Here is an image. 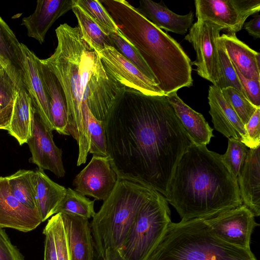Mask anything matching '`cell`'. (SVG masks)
Listing matches in <instances>:
<instances>
[{"instance_id": "cell-1", "label": "cell", "mask_w": 260, "mask_h": 260, "mask_svg": "<svg viewBox=\"0 0 260 260\" xmlns=\"http://www.w3.org/2000/svg\"><path fill=\"white\" fill-rule=\"evenodd\" d=\"M104 123L117 174L137 178L166 198L175 169L192 143L166 96L125 87Z\"/></svg>"}, {"instance_id": "cell-2", "label": "cell", "mask_w": 260, "mask_h": 260, "mask_svg": "<svg viewBox=\"0 0 260 260\" xmlns=\"http://www.w3.org/2000/svg\"><path fill=\"white\" fill-rule=\"evenodd\" d=\"M57 45L40 59L62 88L68 113V132L78 146L77 166L86 162L90 148L88 111L104 121L125 87L106 70L98 53L82 38L78 26L67 23L56 29Z\"/></svg>"}, {"instance_id": "cell-3", "label": "cell", "mask_w": 260, "mask_h": 260, "mask_svg": "<svg viewBox=\"0 0 260 260\" xmlns=\"http://www.w3.org/2000/svg\"><path fill=\"white\" fill-rule=\"evenodd\" d=\"M165 199L182 221L211 219L243 204L237 178L221 154L192 143L175 169Z\"/></svg>"}, {"instance_id": "cell-4", "label": "cell", "mask_w": 260, "mask_h": 260, "mask_svg": "<svg viewBox=\"0 0 260 260\" xmlns=\"http://www.w3.org/2000/svg\"><path fill=\"white\" fill-rule=\"evenodd\" d=\"M122 35L139 52L165 95L192 85L191 60L180 45L125 0H101Z\"/></svg>"}, {"instance_id": "cell-5", "label": "cell", "mask_w": 260, "mask_h": 260, "mask_svg": "<svg viewBox=\"0 0 260 260\" xmlns=\"http://www.w3.org/2000/svg\"><path fill=\"white\" fill-rule=\"evenodd\" d=\"M116 185L90 223L94 248L103 260L108 248L122 245L143 204L156 191L142 181L118 175Z\"/></svg>"}, {"instance_id": "cell-6", "label": "cell", "mask_w": 260, "mask_h": 260, "mask_svg": "<svg viewBox=\"0 0 260 260\" xmlns=\"http://www.w3.org/2000/svg\"><path fill=\"white\" fill-rule=\"evenodd\" d=\"M146 260H257L218 238L203 219L171 222Z\"/></svg>"}, {"instance_id": "cell-7", "label": "cell", "mask_w": 260, "mask_h": 260, "mask_svg": "<svg viewBox=\"0 0 260 260\" xmlns=\"http://www.w3.org/2000/svg\"><path fill=\"white\" fill-rule=\"evenodd\" d=\"M165 198L158 191L139 210L122 245L118 249L126 260H146L171 222Z\"/></svg>"}, {"instance_id": "cell-8", "label": "cell", "mask_w": 260, "mask_h": 260, "mask_svg": "<svg viewBox=\"0 0 260 260\" xmlns=\"http://www.w3.org/2000/svg\"><path fill=\"white\" fill-rule=\"evenodd\" d=\"M197 19L220 26L228 34H236L246 19L260 10V0H196Z\"/></svg>"}, {"instance_id": "cell-9", "label": "cell", "mask_w": 260, "mask_h": 260, "mask_svg": "<svg viewBox=\"0 0 260 260\" xmlns=\"http://www.w3.org/2000/svg\"><path fill=\"white\" fill-rule=\"evenodd\" d=\"M223 29L210 21L197 19L184 38L196 52V59L191 62V66L195 65L198 74L213 85L218 78L217 41Z\"/></svg>"}, {"instance_id": "cell-10", "label": "cell", "mask_w": 260, "mask_h": 260, "mask_svg": "<svg viewBox=\"0 0 260 260\" xmlns=\"http://www.w3.org/2000/svg\"><path fill=\"white\" fill-rule=\"evenodd\" d=\"M52 130L44 122L35 107L31 108V133L28 144L31 156L29 161L38 169L47 170L58 177L65 175L62 151L53 141Z\"/></svg>"}, {"instance_id": "cell-11", "label": "cell", "mask_w": 260, "mask_h": 260, "mask_svg": "<svg viewBox=\"0 0 260 260\" xmlns=\"http://www.w3.org/2000/svg\"><path fill=\"white\" fill-rule=\"evenodd\" d=\"M253 213L245 205L225 211L211 219L205 220L218 238L240 248L249 249L251 236L258 225Z\"/></svg>"}, {"instance_id": "cell-12", "label": "cell", "mask_w": 260, "mask_h": 260, "mask_svg": "<svg viewBox=\"0 0 260 260\" xmlns=\"http://www.w3.org/2000/svg\"><path fill=\"white\" fill-rule=\"evenodd\" d=\"M118 175L109 157L93 156L73 181L75 190L98 200H106L114 190Z\"/></svg>"}, {"instance_id": "cell-13", "label": "cell", "mask_w": 260, "mask_h": 260, "mask_svg": "<svg viewBox=\"0 0 260 260\" xmlns=\"http://www.w3.org/2000/svg\"><path fill=\"white\" fill-rule=\"evenodd\" d=\"M97 53L106 70L123 86L147 95H165L155 82L143 74L113 46L105 45Z\"/></svg>"}, {"instance_id": "cell-14", "label": "cell", "mask_w": 260, "mask_h": 260, "mask_svg": "<svg viewBox=\"0 0 260 260\" xmlns=\"http://www.w3.org/2000/svg\"><path fill=\"white\" fill-rule=\"evenodd\" d=\"M42 222L39 212L25 207L13 196L7 177H0V227L27 232Z\"/></svg>"}, {"instance_id": "cell-15", "label": "cell", "mask_w": 260, "mask_h": 260, "mask_svg": "<svg viewBox=\"0 0 260 260\" xmlns=\"http://www.w3.org/2000/svg\"><path fill=\"white\" fill-rule=\"evenodd\" d=\"M25 87L41 117L53 131L48 96L41 78L38 57L24 44L20 43Z\"/></svg>"}, {"instance_id": "cell-16", "label": "cell", "mask_w": 260, "mask_h": 260, "mask_svg": "<svg viewBox=\"0 0 260 260\" xmlns=\"http://www.w3.org/2000/svg\"><path fill=\"white\" fill-rule=\"evenodd\" d=\"M73 6V0H38L34 12L23 17L21 25L26 28L28 37L42 44L54 22L72 10Z\"/></svg>"}, {"instance_id": "cell-17", "label": "cell", "mask_w": 260, "mask_h": 260, "mask_svg": "<svg viewBox=\"0 0 260 260\" xmlns=\"http://www.w3.org/2000/svg\"><path fill=\"white\" fill-rule=\"evenodd\" d=\"M208 99L214 128L226 138L232 137L243 143L246 137L244 125L223 96L221 90L210 86Z\"/></svg>"}, {"instance_id": "cell-18", "label": "cell", "mask_w": 260, "mask_h": 260, "mask_svg": "<svg viewBox=\"0 0 260 260\" xmlns=\"http://www.w3.org/2000/svg\"><path fill=\"white\" fill-rule=\"evenodd\" d=\"M241 199L255 216L260 215V146L249 149L237 177Z\"/></svg>"}, {"instance_id": "cell-19", "label": "cell", "mask_w": 260, "mask_h": 260, "mask_svg": "<svg viewBox=\"0 0 260 260\" xmlns=\"http://www.w3.org/2000/svg\"><path fill=\"white\" fill-rule=\"evenodd\" d=\"M166 96L191 143L198 146L208 144L213 137V129L203 115L186 105L179 97L177 92Z\"/></svg>"}, {"instance_id": "cell-20", "label": "cell", "mask_w": 260, "mask_h": 260, "mask_svg": "<svg viewBox=\"0 0 260 260\" xmlns=\"http://www.w3.org/2000/svg\"><path fill=\"white\" fill-rule=\"evenodd\" d=\"M60 213L72 260H93L94 243L88 219Z\"/></svg>"}, {"instance_id": "cell-21", "label": "cell", "mask_w": 260, "mask_h": 260, "mask_svg": "<svg viewBox=\"0 0 260 260\" xmlns=\"http://www.w3.org/2000/svg\"><path fill=\"white\" fill-rule=\"evenodd\" d=\"M20 43L0 16V63L18 90L25 89Z\"/></svg>"}, {"instance_id": "cell-22", "label": "cell", "mask_w": 260, "mask_h": 260, "mask_svg": "<svg viewBox=\"0 0 260 260\" xmlns=\"http://www.w3.org/2000/svg\"><path fill=\"white\" fill-rule=\"evenodd\" d=\"M137 9L158 28L177 34H185L193 21L192 11L184 15H178L164 5L151 0L140 1Z\"/></svg>"}, {"instance_id": "cell-23", "label": "cell", "mask_w": 260, "mask_h": 260, "mask_svg": "<svg viewBox=\"0 0 260 260\" xmlns=\"http://www.w3.org/2000/svg\"><path fill=\"white\" fill-rule=\"evenodd\" d=\"M232 64L245 77L260 81V54L239 40L236 34L219 37Z\"/></svg>"}, {"instance_id": "cell-24", "label": "cell", "mask_w": 260, "mask_h": 260, "mask_svg": "<svg viewBox=\"0 0 260 260\" xmlns=\"http://www.w3.org/2000/svg\"><path fill=\"white\" fill-rule=\"evenodd\" d=\"M39 72L44 84L50 104L53 130L63 135L68 132V113L65 96L56 76L40 58L38 59Z\"/></svg>"}, {"instance_id": "cell-25", "label": "cell", "mask_w": 260, "mask_h": 260, "mask_svg": "<svg viewBox=\"0 0 260 260\" xmlns=\"http://www.w3.org/2000/svg\"><path fill=\"white\" fill-rule=\"evenodd\" d=\"M35 173L38 210L44 222L56 214L67 188L52 181L43 170L38 168Z\"/></svg>"}, {"instance_id": "cell-26", "label": "cell", "mask_w": 260, "mask_h": 260, "mask_svg": "<svg viewBox=\"0 0 260 260\" xmlns=\"http://www.w3.org/2000/svg\"><path fill=\"white\" fill-rule=\"evenodd\" d=\"M32 102L26 90L18 91L16 97L8 131L20 145L27 143L31 133Z\"/></svg>"}, {"instance_id": "cell-27", "label": "cell", "mask_w": 260, "mask_h": 260, "mask_svg": "<svg viewBox=\"0 0 260 260\" xmlns=\"http://www.w3.org/2000/svg\"><path fill=\"white\" fill-rule=\"evenodd\" d=\"M7 178L13 196L25 207L39 213L35 171L19 170Z\"/></svg>"}, {"instance_id": "cell-28", "label": "cell", "mask_w": 260, "mask_h": 260, "mask_svg": "<svg viewBox=\"0 0 260 260\" xmlns=\"http://www.w3.org/2000/svg\"><path fill=\"white\" fill-rule=\"evenodd\" d=\"M72 10L77 19L78 27L83 39L96 52L102 50L105 45L113 46L109 35L105 34L79 6L74 3Z\"/></svg>"}, {"instance_id": "cell-29", "label": "cell", "mask_w": 260, "mask_h": 260, "mask_svg": "<svg viewBox=\"0 0 260 260\" xmlns=\"http://www.w3.org/2000/svg\"><path fill=\"white\" fill-rule=\"evenodd\" d=\"M94 203V201L69 187L57 209L56 214L62 213L89 219L95 214Z\"/></svg>"}, {"instance_id": "cell-30", "label": "cell", "mask_w": 260, "mask_h": 260, "mask_svg": "<svg viewBox=\"0 0 260 260\" xmlns=\"http://www.w3.org/2000/svg\"><path fill=\"white\" fill-rule=\"evenodd\" d=\"M107 35L115 34L124 37L114 20L100 1L73 0Z\"/></svg>"}, {"instance_id": "cell-31", "label": "cell", "mask_w": 260, "mask_h": 260, "mask_svg": "<svg viewBox=\"0 0 260 260\" xmlns=\"http://www.w3.org/2000/svg\"><path fill=\"white\" fill-rule=\"evenodd\" d=\"M217 53L218 78L214 86L220 90L229 87L235 88L246 98L234 67L219 40V38L217 41Z\"/></svg>"}, {"instance_id": "cell-32", "label": "cell", "mask_w": 260, "mask_h": 260, "mask_svg": "<svg viewBox=\"0 0 260 260\" xmlns=\"http://www.w3.org/2000/svg\"><path fill=\"white\" fill-rule=\"evenodd\" d=\"M109 36L113 47L143 74L157 83L154 75L138 50L124 37L115 34H110Z\"/></svg>"}, {"instance_id": "cell-33", "label": "cell", "mask_w": 260, "mask_h": 260, "mask_svg": "<svg viewBox=\"0 0 260 260\" xmlns=\"http://www.w3.org/2000/svg\"><path fill=\"white\" fill-rule=\"evenodd\" d=\"M88 131L90 136L89 153L93 156H108L104 121L98 120L88 111Z\"/></svg>"}, {"instance_id": "cell-34", "label": "cell", "mask_w": 260, "mask_h": 260, "mask_svg": "<svg viewBox=\"0 0 260 260\" xmlns=\"http://www.w3.org/2000/svg\"><path fill=\"white\" fill-rule=\"evenodd\" d=\"M226 102L245 125L257 109L239 90L232 87L221 90Z\"/></svg>"}, {"instance_id": "cell-35", "label": "cell", "mask_w": 260, "mask_h": 260, "mask_svg": "<svg viewBox=\"0 0 260 260\" xmlns=\"http://www.w3.org/2000/svg\"><path fill=\"white\" fill-rule=\"evenodd\" d=\"M228 146L224 154L221 155L222 161L231 173L237 178L248 153L247 147L240 140L229 138Z\"/></svg>"}, {"instance_id": "cell-36", "label": "cell", "mask_w": 260, "mask_h": 260, "mask_svg": "<svg viewBox=\"0 0 260 260\" xmlns=\"http://www.w3.org/2000/svg\"><path fill=\"white\" fill-rule=\"evenodd\" d=\"M18 91L6 71H2L0 72V113L9 121Z\"/></svg>"}, {"instance_id": "cell-37", "label": "cell", "mask_w": 260, "mask_h": 260, "mask_svg": "<svg viewBox=\"0 0 260 260\" xmlns=\"http://www.w3.org/2000/svg\"><path fill=\"white\" fill-rule=\"evenodd\" d=\"M48 221L51 225L53 232L57 260H72L61 214L58 213L54 214Z\"/></svg>"}, {"instance_id": "cell-38", "label": "cell", "mask_w": 260, "mask_h": 260, "mask_svg": "<svg viewBox=\"0 0 260 260\" xmlns=\"http://www.w3.org/2000/svg\"><path fill=\"white\" fill-rule=\"evenodd\" d=\"M260 108H257L244 125L246 137L243 143L247 147L254 149L260 146Z\"/></svg>"}, {"instance_id": "cell-39", "label": "cell", "mask_w": 260, "mask_h": 260, "mask_svg": "<svg viewBox=\"0 0 260 260\" xmlns=\"http://www.w3.org/2000/svg\"><path fill=\"white\" fill-rule=\"evenodd\" d=\"M233 66L247 99L256 108H260V81L245 77Z\"/></svg>"}, {"instance_id": "cell-40", "label": "cell", "mask_w": 260, "mask_h": 260, "mask_svg": "<svg viewBox=\"0 0 260 260\" xmlns=\"http://www.w3.org/2000/svg\"><path fill=\"white\" fill-rule=\"evenodd\" d=\"M0 260H24L23 256L11 242L9 237L0 227Z\"/></svg>"}, {"instance_id": "cell-41", "label": "cell", "mask_w": 260, "mask_h": 260, "mask_svg": "<svg viewBox=\"0 0 260 260\" xmlns=\"http://www.w3.org/2000/svg\"><path fill=\"white\" fill-rule=\"evenodd\" d=\"M45 236L44 260H57L56 246L51 225L48 221L43 231Z\"/></svg>"}, {"instance_id": "cell-42", "label": "cell", "mask_w": 260, "mask_h": 260, "mask_svg": "<svg viewBox=\"0 0 260 260\" xmlns=\"http://www.w3.org/2000/svg\"><path fill=\"white\" fill-rule=\"evenodd\" d=\"M244 29L254 39L260 38V15L259 14L253 16L248 22L243 24Z\"/></svg>"}, {"instance_id": "cell-43", "label": "cell", "mask_w": 260, "mask_h": 260, "mask_svg": "<svg viewBox=\"0 0 260 260\" xmlns=\"http://www.w3.org/2000/svg\"><path fill=\"white\" fill-rule=\"evenodd\" d=\"M103 260H126L118 249L108 248L106 250Z\"/></svg>"}, {"instance_id": "cell-44", "label": "cell", "mask_w": 260, "mask_h": 260, "mask_svg": "<svg viewBox=\"0 0 260 260\" xmlns=\"http://www.w3.org/2000/svg\"><path fill=\"white\" fill-rule=\"evenodd\" d=\"M10 121L0 113V129L8 130Z\"/></svg>"}, {"instance_id": "cell-45", "label": "cell", "mask_w": 260, "mask_h": 260, "mask_svg": "<svg viewBox=\"0 0 260 260\" xmlns=\"http://www.w3.org/2000/svg\"><path fill=\"white\" fill-rule=\"evenodd\" d=\"M3 70H5L4 67L2 66V65L0 63V72L3 71Z\"/></svg>"}]
</instances>
